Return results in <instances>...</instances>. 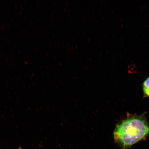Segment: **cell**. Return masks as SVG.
Instances as JSON below:
<instances>
[{
	"instance_id": "obj_1",
	"label": "cell",
	"mask_w": 149,
	"mask_h": 149,
	"mask_svg": "<svg viewBox=\"0 0 149 149\" xmlns=\"http://www.w3.org/2000/svg\"><path fill=\"white\" fill-rule=\"evenodd\" d=\"M116 144L127 149L149 136V123L145 113H128L126 118L116 125L113 133Z\"/></svg>"
},
{
	"instance_id": "obj_4",
	"label": "cell",
	"mask_w": 149,
	"mask_h": 149,
	"mask_svg": "<svg viewBox=\"0 0 149 149\" xmlns=\"http://www.w3.org/2000/svg\"><path fill=\"white\" fill-rule=\"evenodd\" d=\"M18 149H22V148H18Z\"/></svg>"
},
{
	"instance_id": "obj_3",
	"label": "cell",
	"mask_w": 149,
	"mask_h": 149,
	"mask_svg": "<svg viewBox=\"0 0 149 149\" xmlns=\"http://www.w3.org/2000/svg\"><path fill=\"white\" fill-rule=\"evenodd\" d=\"M143 93H144V97H149V90L144 91L143 92Z\"/></svg>"
},
{
	"instance_id": "obj_2",
	"label": "cell",
	"mask_w": 149,
	"mask_h": 149,
	"mask_svg": "<svg viewBox=\"0 0 149 149\" xmlns=\"http://www.w3.org/2000/svg\"><path fill=\"white\" fill-rule=\"evenodd\" d=\"M149 90V77L144 82L143 84V91Z\"/></svg>"
}]
</instances>
